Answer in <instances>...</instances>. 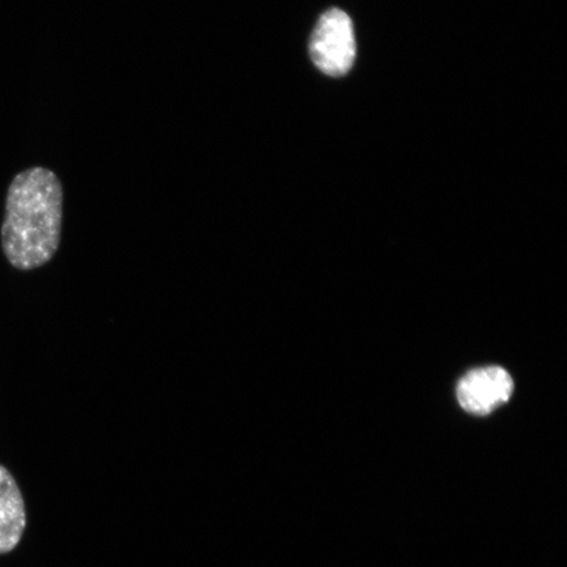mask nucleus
Returning <instances> with one entry per match:
<instances>
[{"label":"nucleus","mask_w":567,"mask_h":567,"mask_svg":"<svg viewBox=\"0 0 567 567\" xmlns=\"http://www.w3.org/2000/svg\"><path fill=\"white\" fill-rule=\"evenodd\" d=\"M309 54L324 74L349 73L357 59V41L352 21L344 11L332 9L319 18L309 41Z\"/></svg>","instance_id":"f03ea898"},{"label":"nucleus","mask_w":567,"mask_h":567,"mask_svg":"<svg viewBox=\"0 0 567 567\" xmlns=\"http://www.w3.org/2000/svg\"><path fill=\"white\" fill-rule=\"evenodd\" d=\"M514 393L512 375L502 367L478 368L466 373L457 385V400L467 413L492 414L508 402Z\"/></svg>","instance_id":"7ed1b4c3"},{"label":"nucleus","mask_w":567,"mask_h":567,"mask_svg":"<svg viewBox=\"0 0 567 567\" xmlns=\"http://www.w3.org/2000/svg\"><path fill=\"white\" fill-rule=\"evenodd\" d=\"M27 512L18 482L0 465V555L16 549L24 535Z\"/></svg>","instance_id":"20e7f679"},{"label":"nucleus","mask_w":567,"mask_h":567,"mask_svg":"<svg viewBox=\"0 0 567 567\" xmlns=\"http://www.w3.org/2000/svg\"><path fill=\"white\" fill-rule=\"evenodd\" d=\"M62 215L63 190L52 169L32 167L13 177L0 230L9 264L32 271L51 261L61 243Z\"/></svg>","instance_id":"f257e3e1"}]
</instances>
